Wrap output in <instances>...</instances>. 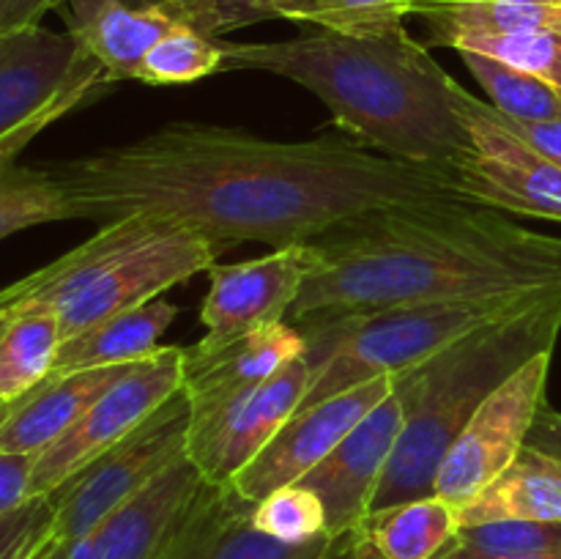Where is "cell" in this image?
<instances>
[{"mask_svg": "<svg viewBox=\"0 0 561 559\" xmlns=\"http://www.w3.org/2000/svg\"><path fill=\"white\" fill-rule=\"evenodd\" d=\"M60 0H0V36L42 25V16Z\"/></svg>", "mask_w": 561, "mask_h": 559, "instance_id": "obj_36", "label": "cell"}, {"mask_svg": "<svg viewBox=\"0 0 561 559\" xmlns=\"http://www.w3.org/2000/svg\"><path fill=\"white\" fill-rule=\"evenodd\" d=\"M394 389V378H376L340 392L312 409L296 411L272 442L230 480L247 502H261L283 486H294L310 475L383 398Z\"/></svg>", "mask_w": 561, "mask_h": 559, "instance_id": "obj_14", "label": "cell"}, {"mask_svg": "<svg viewBox=\"0 0 561 559\" xmlns=\"http://www.w3.org/2000/svg\"><path fill=\"white\" fill-rule=\"evenodd\" d=\"M414 16L427 27V44L455 53L488 38L561 36V0H414Z\"/></svg>", "mask_w": 561, "mask_h": 559, "instance_id": "obj_21", "label": "cell"}, {"mask_svg": "<svg viewBox=\"0 0 561 559\" xmlns=\"http://www.w3.org/2000/svg\"><path fill=\"white\" fill-rule=\"evenodd\" d=\"M455 110L469 132L471 151L453 175L466 201L520 217L561 223V168L520 140L493 104L455 82Z\"/></svg>", "mask_w": 561, "mask_h": 559, "instance_id": "obj_10", "label": "cell"}, {"mask_svg": "<svg viewBox=\"0 0 561 559\" xmlns=\"http://www.w3.org/2000/svg\"><path fill=\"white\" fill-rule=\"evenodd\" d=\"M31 455H0V518L31 499Z\"/></svg>", "mask_w": 561, "mask_h": 559, "instance_id": "obj_34", "label": "cell"}, {"mask_svg": "<svg viewBox=\"0 0 561 559\" xmlns=\"http://www.w3.org/2000/svg\"><path fill=\"white\" fill-rule=\"evenodd\" d=\"M0 312V403L9 406L53 376L64 334L58 318L47 307Z\"/></svg>", "mask_w": 561, "mask_h": 559, "instance_id": "obj_25", "label": "cell"}, {"mask_svg": "<svg viewBox=\"0 0 561 559\" xmlns=\"http://www.w3.org/2000/svg\"><path fill=\"white\" fill-rule=\"evenodd\" d=\"M131 365L93 367V370L53 373L44 384L14 400L0 420V455H31L58 442L88 406L107 392Z\"/></svg>", "mask_w": 561, "mask_h": 559, "instance_id": "obj_19", "label": "cell"}, {"mask_svg": "<svg viewBox=\"0 0 561 559\" xmlns=\"http://www.w3.org/2000/svg\"><path fill=\"white\" fill-rule=\"evenodd\" d=\"M0 327H3V312H0ZM0 406H3V403H0Z\"/></svg>", "mask_w": 561, "mask_h": 559, "instance_id": "obj_43", "label": "cell"}, {"mask_svg": "<svg viewBox=\"0 0 561 559\" xmlns=\"http://www.w3.org/2000/svg\"><path fill=\"white\" fill-rule=\"evenodd\" d=\"M66 25L96 60L110 82H137L148 49L175 25L164 9H140L126 0H66Z\"/></svg>", "mask_w": 561, "mask_h": 559, "instance_id": "obj_20", "label": "cell"}, {"mask_svg": "<svg viewBox=\"0 0 561 559\" xmlns=\"http://www.w3.org/2000/svg\"><path fill=\"white\" fill-rule=\"evenodd\" d=\"M458 532V507L433 493L370 510L345 537L351 559H438Z\"/></svg>", "mask_w": 561, "mask_h": 559, "instance_id": "obj_22", "label": "cell"}, {"mask_svg": "<svg viewBox=\"0 0 561 559\" xmlns=\"http://www.w3.org/2000/svg\"><path fill=\"white\" fill-rule=\"evenodd\" d=\"M201 486V469L184 455L93 529V559H164Z\"/></svg>", "mask_w": 561, "mask_h": 559, "instance_id": "obj_18", "label": "cell"}, {"mask_svg": "<svg viewBox=\"0 0 561 559\" xmlns=\"http://www.w3.org/2000/svg\"><path fill=\"white\" fill-rule=\"evenodd\" d=\"M316 367L318 356L305 349L299 360L290 362L261 387L219 406L211 414L190 417L186 458L201 469L203 480H233L299 411Z\"/></svg>", "mask_w": 561, "mask_h": 559, "instance_id": "obj_12", "label": "cell"}, {"mask_svg": "<svg viewBox=\"0 0 561 559\" xmlns=\"http://www.w3.org/2000/svg\"><path fill=\"white\" fill-rule=\"evenodd\" d=\"M129 5H140V9H162L170 0H126Z\"/></svg>", "mask_w": 561, "mask_h": 559, "instance_id": "obj_40", "label": "cell"}, {"mask_svg": "<svg viewBox=\"0 0 561 559\" xmlns=\"http://www.w3.org/2000/svg\"><path fill=\"white\" fill-rule=\"evenodd\" d=\"M316 266L318 255L310 241L279 247L252 261L214 263L201 310L206 334L192 351L211 354L252 329L288 321L290 307Z\"/></svg>", "mask_w": 561, "mask_h": 559, "instance_id": "obj_13", "label": "cell"}, {"mask_svg": "<svg viewBox=\"0 0 561 559\" xmlns=\"http://www.w3.org/2000/svg\"><path fill=\"white\" fill-rule=\"evenodd\" d=\"M110 77L66 33L47 27L0 36V162H16L22 148L49 124L104 91Z\"/></svg>", "mask_w": 561, "mask_h": 559, "instance_id": "obj_7", "label": "cell"}, {"mask_svg": "<svg viewBox=\"0 0 561 559\" xmlns=\"http://www.w3.org/2000/svg\"><path fill=\"white\" fill-rule=\"evenodd\" d=\"M561 546V524L496 521L460 526L455 540L438 559H524Z\"/></svg>", "mask_w": 561, "mask_h": 559, "instance_id": "obj_30", "label": "cell"}, {"mask_svg": "<svg viewBox=\"0 0 561 559\" xmlns=\"http://www.w3.org/2000/svg\"><path fill=\"white\" fill-rule=\"evenodd\" d=\"M559 294L561 290L513 299L425 301L367 312L307 316L294 321V327L305 334L307 349L318 356L316 376L299 411L312 409L359 384L400 376L447 349L453 340L499 318L531 310Z\"/></svg>", "mask_w": 561, "mask_h": 559, "instance_id": "obj_6", "label": "cell"}, {"mask_svg": "<svg viewBox=\"0 0 561 559\" xmlns=\"http://www.w3.org/2000/svg\"><path fill=\"white\" fill-rule=\"evenodd\" d=\"M318 266L288 323L425 301L513 299L561 290V236L471 201L356 214L310 241Z\"/></svg>", "mask_w": 561, "mask_h": 559, "instance_id": "obj_2", "label": "cell"}, {"mask_svg": "<svg viewBox=\"0 0 561 559\" xmlns=\"http://www.w3.org/2000/svg\"><path fill=\"white\" fill-rule=\"evenodd\" d=\"M559 332L561 294L518 316L485 323L394 376L405 409L403 431L370 510L433 497L438 466L477 409L518 367L553 351Z\"/></svg>", "mask_w": 561, "mask_h": 559, "instance_id": "obj_4", "label": "cell"}, {"mask_svg": "<svg viewBox=\"0 0 561 559\" xmlns=\"http://www.w3.org/2000/svg\"><path fill=\"white\" fill-rule=\"evenodd\" d=\"M252 524L263 535L283 543H310L316 537L329 535L323 502L318 499L316 491H310L301 482L277 488L268 497H263L261 502H255Z\"/></svg>", "mask_w": 561, "mask_h": 559, "instance_id": "obj_31", "label": "cell"}, {"mask_svg": "<svg viewBox=\"0 0 561 559\" xmlns=\"http://www.w3.org/2000/svg\"><path fill=\"white\" fill-rule=\"evenodd\" d=\"M524 559H561V546L548 548V551H540V554H531V557H524Z\"/></svg>", "mask_w": 561, "mask_h": 559, "instance_id": "obj_41", "label": "cell"}, {"mask_svg": "<svg viewBox=\"0 0 561 559\" xmlns=\"http://www.w3.org/2000/svg\"><path fill=\"white\" fill-rule=\"evenodd\" d=\"M504 118V115H502ZM504 124L515 132L524 142H529L535 151L557 162L561 168V121H510Z\"/></svg>", "mask_w": 561, "mask_h": 559, "instance_id": "obj_35", "label": "cell"}, {"mask_svg": "<svg viewBox=\"0 0 561 559\" xmlns=\"http://www.w3.org/2000/svg\"><path fill=\"white\" fill-rule=\"evenodd\" d=\"M49 168L75 219H164L201 233L219 252L244 241L274 250L305 244L376 208L466 201L449 170L378 153L343 129L279 142L179 121Z\"/></svg>", "mask_w": 561, "mask_h": 559, "instance_id": "obj_1", "label": "cell"}, {"mask_svg": "<svg viewBox=\"0 0 561 559\" xmlns=\"http://www.w3.org/2000/svg\"><path fill=\"white\" fill-rule=\"evenodd\" d=\"M75 219L69 195L53 168L0 162V241L20 230Z\"/></svg>", "mask_w": 561, "mask_h": 559, "instance_id": "obj_26", "label": "cell"}, {"mask_svg": "<svg viewBox=\"0 0 561 559\" xmlns=\"http://www.w3.org/2000/svg\"><path fill=\"white\" fill-rule=\"evenodd\" d=\"M222 71H268L299 82L332 113L337 129L403 162L453 173L471 151L455 110V80L405 25L367 33L312 31L285 42H228Z\"/></svg>", "mask_w": 561, "mask_h": 559, "instance_id": "obj_3", "label": "cell"}, {"mask_svg": "<svg viewBox=\"0 0 561 559\" xmlns=\"http://www.w3.org/2000/svg\"><path fill=\"white\" fill-rule=\"evenodd\" d=\"M327 559H351V554H348V537H340L337 540V546H334V551L329 554Z\"/></svg>", "mask_w": 561, "mask_h": 559, "instance_id": "obj_39", "label": "cell"}, {"mask_svg": "<svg viewBox=\"0 0 561 559\" xmlns=\"http://www.w3.org/2000/svg\"><path fill=\"white\" fill-rule=\"evenodd\" d=\"M252 507L230 482L203 480L164 559H327L340 537L283 543L252 524Z\"/></svg>", "mask_w": 561, "mask_h": 559, "instance_id": "obj_16", "label": "cell"}, {"mask_svg": "<svg viewBox=\"0 0 561 559\" xmlns=\"http://www.w3.org/2000/svg\"><path fill=\"white\" fill-rule=\"evenodd\" d=\"M305 349V334L288 321L252 329L211 354L186 349L184 392L190 398V417L211 414L219 406L261 387L299 360Z\"/></svg>", "mask_w": 561, "mask_h": 559, "instance_id": "obj_17", "label": "cell"}, {"mask_svg": "<svg viewBox=\"0 0 561 559\" xmlns=\"http://www.w3.org/2000/svg\"><path fill=\"white\" fill-rule=\"evenodd\" d=\"M190 398L181 387L135 433L49 493L55 504V540L69 546L99 529L115 510L184 458Z\"/></svg>", "mask_w": 561, "mask_h": 559, "instance_id": "obj_8", "label": "cell"}, {"mask_svg": "<svg viewBox=\"0 0 561 559\" xmlns=\"http://www.w3.org/2000/svg\"><path fill=\"white\" fill-rule=\"evenodd\" d=\"M493 107L510 121H561V91L524 69L480 53H458Z\"/></svg>", "mask_w": 561, "mask_h": 559, "instance_id": "obj_28", "label": "cell"}, {"mask_svg": "<svg viewBox=\"0 0 561 559\" xmlns=\"http://www.w3.org/2000/svg\"><path fill=\"white\" fill-rule=\"evenodd\" d=\"M414 0H263L261 22L288 20L318 31L367 33L403 25Z\"/></svg>", "mask_w": 561, "mask_h": 559, "instance_id": "obj_27", "label": "cell"}, {"mask_svg": "<svg viewBox=\"0 0 561 559\" xmlns=\"http://www.w3.org/2000/svg\"><path fill=\"white\" fill-rule=\"evenodd\" d=\"M403 398L398 389H392L310 475L299 480L323 502L332 537L348 535L370 513L373 499L403 431Z\"/></svg>", "mask_w": 561, "mask_h": 559, "instance_id": "obj_15", "label": "cell"}, {"mask_svg": "<svg viewBox=\"0 0 561 559\" xmlns=\"http://www.w3.org/2000/svg\"><path fill=\"white\" fill-rule=\"evenodd\" d=\"M184 370L186 349L181 345H159L151 356L135 362L58 442L33 458L31 499L55 493L77 471L135 433L148 417L157 414L159 406L181 392Z\"/></svg>", "mask_w": 561, "mask_h": 559, "instance_id": "obj_9", "label": "cell"}, {"mask_svg": "<svg viewBox=\"0 0 561 559\" xmlns=\"http://www.w3.org/2000/svg\"><path fill=\"white\" fill-rule=\"evenodd\" d=\"M222 252L201 233L153 217L104 223L96 236L0 290V310L47 307L66 340L159 299L208 272Z\"/></svg>", "mask_w": 561, "mask_h": 559, "instance_id": "obj_5", "label": "cell"}, {"mask_svg": "<svg viewBox=\"0 0 561 559\" xmlns=\"http://www.w3.org/2000/svg\"><path fill=\"white\" fill-rule=\"evenodd\" d=\"M66 557V543H60V540H49L47 546H44V551L38 554L36 559H64Z\"/></svg>", "mask_w": 561, "mask_h": 559, "instance_id": "obj_38", "label": "cell"}, {"mask_svg": "<svg viewBox=\"0 0 561 559\" xmlns=\"http://www.w3.org/2000/svg\"><path fill=\"white\" fill-rule=\"evenodd\" d=\"M261 5L263 0H170L162 9L203 36L222 38L239 27L261 22Z\"/></svg>", "mask_w": 561, "mask_h": 559, "instance_id": "obj_33", "label": "cell"}, {"mask_svg": "<svg viewBox=\"0 0 561 559\" xmlns=\"http://www.w3.org/2000/svg\"><path fill=\"white\" fill-rule=\"evenodd\" d=\"M222 71L219 38H208L195 27L175 22L142 58L137 82L146 85H186Z\"/></svg>", "mask_w": 561, "mask_h": 559, "instance_id": "obj_29", "label": "cell"}, {"mask_svg": "<svg viewBox=\"0 0 561 559\" xmlns=\"http://www.w3.org/2000/svg\"><path fill=\"white\" fill-rule=\"evenodd\" d=\"M179 316V307L164 299H151L140 307L118 312L96 327L60 345L53 373L93 370V367L135 365L159 349V338Z\"/></svg>", "mask_w": 561, "mask_h": 559, "instance_id": "obj_24", "label": "cell"}, {"mask_svg": "<svg viewBox=\"0 0 561 559\" xmlns=\"http://www.w3.org/2000/svg\"><path fill=\"white\" fill-rule=\"evenodd\" d=\"M55 537L53 497H33L0 518V559H36Z\"/></svg>", "mask_w": 561, "mask_h": 559, "instance_id": "obj_32", "label": "cell"}, {"mask_svg": "<svg viewBox=\"0 0 561 559\" xmlns=\"http://www.w3.org/2000/svg\"><path fill=\"white\" fill-rule=\"evenodd\" d=\"M460 526L529 521L561 524V464L551 455L524 447L518 458L458 507Z\"/></svg>", "mask_w": 561, "mask_h": 559, "instance_id": "obj_23", "label": "cell"}, {"mask_svg": "<svg viewBox=\"0 0 561 559\" xmlns=\"http://www.w3.org/2000/svg\"><path fill=\"white\" fill-rule=\"evenodd\" d=\"M5 409H9V406H0V420H3V414H5Z\"/></svg>", "mask_w": 561, "mask_h": 559, "instance_id": "obj_42", "label": "cell"}, {"mask_svg": "<svg viewBox=\"0 0 561 559\" xmlns=\"http://www.w3.org/2000/svg\"><path fill=\"white\" fill-rule=\"evenodd\" d=\"M551 356L553 351L537 354L488 395L444 455L436 475V497L460 507L518 458L546 406Z\"/></svg>", "mask_w": 561, "mask_h": 559, "instance_id": "obj_11", "label": "cell"}, {"mask_svg": "<svg viewBox=\"0 0 561 559\" xmlns=\"http://www.w3.org/2000/svg\"><path fill=\"white\" fill-rule=\"evenodd\" d=\"M526 447L537 449L542 455H551L561 464V411L551 409L548 403L542 406L529 436H526Z\"/></svg>", "mask_w": 561, "mask_h": 559, "instance_id": "obj_37", "label": "cell"}]
</instances>
